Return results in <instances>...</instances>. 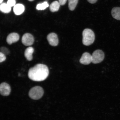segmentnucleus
<instances>
[{
	"label": "nucleus",
	"mask_w": 120,
	"mask_h": 120,
	"mask_svg": "<svg viewBox=\"0 0 120 120\" xmlns=\"http://www.w3.org/2000/svg\"><path fill=\"white\" fill-rule=\"evenodd\" d=\"M68 7L69 10L73 11L77 5L79 0H68Z\"/></svg>",
	"instance_id": "15"
},
{
	"label": "nucleus",
	"mask_w": 120,
	"mask_h": 120,
	"mask_svg": "<svg viewBox=\"0 0 120 120\" xmlns=\"http://www.w3.org/2000/svg\"><path fill=\"white\" fill-rule=\"evenodd\" d=\"M44 94V90L41 87L36 86L30 90L29 93V97L34 100L39 99L42 97Z\"/></svg>",
	"instance_id": "3"
},
{
	"label": "nucleus",
	"mask_w": 120,
	"mask_h": 120,
	"mask_svg": "<svg viewBox=\"0 0 120 120\" xmlns=\"http://www.w3.org/2000/svg\"><path fill=\"white\" fill-rule=\"evenodd\" d=\"M60 5L58 1H54L49 6L50 11L52 12L58 11L59 10Z\"/></svg>",
	"instance_id": "13"
},
{
	"label": "nucleus",
	"mask_w": 120,
	"mask_h": 120,
	"mask_svg": "<svg viewBox=\"0 0 120 120\" xmlns=\"http://www.w3.org/2000/svg\"><path fill=\"white\" fill-rule=\"evenodd\" d=\"M82 43L85 46H89L94 43L95 35L93 31L89 29H85L82 32Z\"/></svg>",
	"instance_id": "2"
},
{
	"label": "nucleus",
	"mask_w": 120,
	"mask_h": 120,
	"mask_svg": "<svg viewBox=\"0 0 120 120\" xmlns=\"http://www.w3.org/2000/svg\"><path fill=\"white\" fill-rule=\"evenodd\" d=\"M28 1H32L34 0H28Z\"/></svg>",
	"instance_id": "23"
},
{
	"label": "nucleus",
	"mask_w": 120,
	"mask_h": 120,
	"mask_svg": "<svg viewBox=\"0 0 120 120\" xmlns=\"http://www.w3.org/2000/svg\"><path fill=\"white\" fill-rule=\"evenodd\" d=\"M25 10L24 6L21 4H16L13 8V11L15 14L17 15L22 14L24 11Z\"/></svg>",
	"instance_id": "10"
},
{
	"label": "nucleus",
	"mask_w": 120,
	"mask_h": 120,
	"mask_svg": "<svg viewBox=\"0 0 120 120\" xmlns=\"http://www.w3.org/2000/svg\"><path fill=\"white\" fill-rule=\"evenodd\" d=\"M3 1V0H0V4H1L2 2Z\"/></svg>",
	"instance_id": "22"
},
{
	"label": "nucleus",
	"mask_w": 120,
	"mask_h": 120,
	"mask_svg": "<svg viewBox=\"0 0 120 120\" xmlns=\"http://www.w3.org/2000/svg\"><path fill=\"white\" fill-rule=\"evenodd\" d=\"M16 1L15 0H8L7 4L11 7L14 6L16 5Z\"/></svg>",
	"instance_id": "18"
},
{
	"label": "nucleus",
	"mask_w": 120,
	"mask_h": 120,
	"mask_svg": "<svg viewBox=\"0 0 120 120\" xmlns=\"http://www.w3.org/2000/svg\"><path fill=\"white\" fill-rule=\"evenodd\" d=\"M47 38L49 44L53 46L58 45L59 40L56 34L55 33H51L48 35Z\"/></svg>",
	"instance_id": "6"
},
{
	"label": "nucleus",
	"mask_w": 120,
	"mask_h": 120,
	"mask_svg": "<svg viewBox=\"0 0 120 120\" xmlns=\"http://www.w3.org/2000/svg\"><path fill=\"white\" fill-rule=\"evenodd\" d=\"M11 7L7 4H1L0 6V10L2 12L7 13H10L11 11Z\"/></svg>",
	"instance_id": "14"
},
{
	"label": "nucleus",
	"mask_w": 120,
	"mask_h": 120,
	"mask_svg": "<svg viewBox=\"0 0 120 120\" xmlns=\"http://www.w3.org/2000/svg\"><path fill=\"white\" fill-rule=\"evenodd\" d=\"M34 52V49L32 47L27 48L25 52V56L26 59L29 61L32 60L33 58V54Z\"/></svg>",
	"instance_id": "11"
},
{
	"label": "nucleus",
	"mask_w": 120,
	"mask_h": 120,
	"mask_svg": "<svg viewBox=\"0 0 120 120\" xmlns=\"http://www.w3.org/2000/svg\"><path fill=\"white\" fill-rule=\"evenodd\" d=\"M22 44L25 45L31 46L34 43V38L32 34L29 33H26L22 36Z\"/></svg>",
	"instance_id": "5"
},
{
	"label": "nucleus",
	"mask_w": 120,
	"mask_h": 120,
	"mask_svg": "<svg viewBox=\"0 0 120 120\" xmlns=\"http://www.w3.org/2000/svg\"><path fill=\"white\" fill-rule=\"evenodd\" d=\"M88 2L91 4L95 3L96 2L97 0H87Z\"/></svg>",
	"instance_id": "21"
},
{
	"label": "nucleus",
	"mask_w": 120,
	"mask_h": 120,
	"mask_svg": "<svg viewBox=\"0 0 120 120\" xmlns=\"http://www.w3.org/2000/svg\"><path fill=\"white\" fill-rule=\"evenodd\" d=\"M1 52L6 55H8L10 53L9 51L7 48L5 47H2L0 49Z\"/></svg>",
	"instance_id": "17"
},
{
	"label": "nucleus",
	"mask_w": 120,
	"mask_h": 120,
	"mask_svg": "<svg viewBox=\"0 0 120 120\" xmlns=\"http://www.w3.org/2000/svg\"><path fill=\"white\" fill-rule=\"evenodd\" d=\"M112 14L114 18L120 20V7H115L112 8Z\"/></svg>",
	"instance_id": "12"
},
{
	"label": "nucleus",
	"mask_w": 120,
	"mask_h": 120,
	"mask_svg": "<svg viewBox=\"0 0 120 120\" xmlns=\"http://www.w3.org/2000/svg\"><path fill=\"white\" fill-rule=\"evenodd\" d=\"M58 0L60 5H63L65 4L67 0Z\"/></svg>",
	"instance_id": "20"
},
{
	"label": "nucleus",
	"mask_w": 120,
	"mask_h": 120,
	"mask_svg": "<svg viewBox=\"0 0 120 120\" xmlns=\"http://www.w3.org/2000/svg\"><path fill=\"white\" fill-rule=\"evenodd\" d=\"M19 36L18 34L13 33L9 34L7 38V42L9 45L16 42L19 41Z\"/></svg>",
	"instance_id": "9"
},
{
	"label": "nucleus",
	"mask_w": 120,
	"mask_h": 120,
	"mask_svg": "<svg viewBox=\"0 0 120 120\" xmlns=\"http://www.w3.org/2000/svg\"><path fill=\"white\" fill-rule=\"evenodd\" d=\"M6 59L5 55L4 54L0 52V62L1 63L5 61Z\"/></svg>",
	"instance_id": "19"
},
{
	"label": "nucleus",
	"mask_w": 120,
	"mask_h": 120,
	"mask_svg": "<svg viewBox=\"0 0 120 120\" xmlns=\"http://www.w3.org/2000/svg\"><path fill=\"white\" fill-rule=\"evenodd\" d=\"M49 6V4L47 1H45L42 3L38 4L36 8L38 10H44L48 7Z\"/></svg>",
	"instance_id": "16"
},
{
	"label": "nucleus",
	"mask_w": 120,
	"mask_h": 120,
	"mask_svg": "<svg viewBox=\"0 0 120 120\" xmlns=\"http://www.w3.org/2000/svg\"><path fill=\"white\" fill-rule=\"evenodd\" d=\"M11 91V87L8 84L5 82L1 83L0 85V92L1 95L4 96H8Z\"/></svg>",
	"instance_id": "7"
},
{
	"label": "nucleus",
	"mask_w": 120,
	"mask_h": 120,
	"mask_svg": "<svg viewBox=\"0 0 120 120\" xmlns=\"http://www.w3.org/2000/svg\"><path fill=\"white\" fill-rule=\"evenodd\" d=\"M48 68L45 64H38L30 68L28 76L31 80L36 82H41L45 80L48 76Z\"/></svg>",
	"instance_id": "1"
},
{
	"label": "nucleus",
	"mask_w": 120,
	"mask_h": 120,
	"mask_svg": "<svg viewBox=\"0 0 120 120\" xmlns=\"http://www.w3.org/2000/svg\"><path fill=\"white\" fill-rule=\"evenodd\" d=\"M91 56L93 63L97 64L101 63L103 60L105 58V54L103 51L98 49L93 52Z\"/></svg>",
	"instance_id": "4"
},
{
	"label": "nucleus",
	"mask_w": 120,
	"mask_h": 120,
	"mask_svg": "<svg viewBox=\"0 0 120 120\" xmlns=\"http://www.w3.org/2000/svg\"><path fill=\"white\" fill-rule=\"evenodd\" d=\"M79 62L81 64L85 65H88L92 62V56L88 52L83 54L81 57Z\"/></svg>",
	"instance_id": "8"
}]
</instances>
